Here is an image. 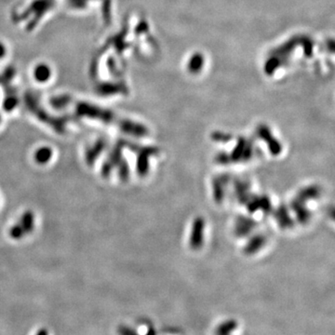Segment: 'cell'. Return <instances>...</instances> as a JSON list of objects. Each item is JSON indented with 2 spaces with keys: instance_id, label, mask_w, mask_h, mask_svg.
I'll list each match as a JSON object with an SVG mask.
<instances>
[{
  "instance_id": "6da1fadb",
  "label": "cell",
  "mask_w": 335,
  "mask_h": 335,
  "mask_svg": "<svg viewBox=\"0 0 335 335\" xmlns=\"http://www.w3.org/2000/svg\"><path fill=\"white\" fill-rule=\"evenodd\" d=\"M204 226L205 223L202 218H196L193 223L190 237V246L193 250H198L202 245Z\"/></svg>"
},
{
  "instance_id": "7a4b0ae2",
  "label": "cell",
  "mask_w": 335,
  "mask_h": 335,
  "mask_svg": "<svg viewBox=\"0 0 335 335\" xmlns=\"http://www.w3.org/2000/svg\"><path fill=\"white\" fill-rule=\"evenodd\" d=\"M253 226H254V222H252L251 219L244 218V217H240L238 219V222L237 223V228H236L237 236L243 237V236L248 235L251 232V228Z\"/></svg>"
},
{
  "instance_id": "3957f363",
  "label": "cell",
  "mask_w": 335,
  "mask_h": 335,
  "mask_svg": "<svg viewBox=\"0 0 335 335\" xmlns=\"http://www.w3.org/2000/svg\"><path fill=\"white\" fill-rule=\"evenodd\" d=\"M158 152L156 148H146L145 152H142L140 155L139 161H138V172L139 174L145 175L147 172L148 169V164H147V159L148 156L154 155Z\"/></svg>"
},
{
  "instance_id": "277c9868",
  "label": "cell",
  "mask_w": 335,
  "mask_h": 335,
  "mask_svg": "<svg viewBox=\"0 0 335 335\" xmlns=\"http://www.w3.org/2000/svg\"><path fill=\"white\" fill-rule=\"evenodd\" d=\"M303 203L304 202L299 199L294 200V202H293V210L296 212L297 218L302 223H307L310 218V213L307 209H305Z\"/></svg>"
},
{
  "instance_id": "5b68a950",
  "label": "cell",
  "mask_w": 335,
  "mask_h": 335,
  "mask_svg": "<svg viewBox=\"0 0 335 335\" xmlns=\"http://www.w3.org/2000/svg\"><path fill=\"white\" fill-rule=\"evenodd\" d=\"M226 179L222 177H218L215 178L213 181V195H214V199L215 201L218 203L222 202L223 197V186L224 183L226 182Z\"/></svg>"
},
{
  "instance_id": "8992f818",
  "label": "cell",
  "mask_w": 335,
  "mask_h": 335,
  "mask_svg": "<svg viewBox=\"0 0 335 335\" xmlns=\"http://www.w3.org/2000/svg\"><path fill=\"white\" fill-rule=\"evenodd\" d=\"M265 242V237L264 236H256L250 240V242L245 248V252L247 254H252L255 251L260 250Z\"/></svg>"
},
{
  "instance_id": "52a82bcc",
  "label": "cell",
  "mask_w": 335,
  "mask_h": 335,
  "mask_svg": "<svg viewBox=\"0 0 335 335\" xmlns=\"http://www.w3.org/2000/svg\"><path fill=\"white\" fill-rule=\"evenodd\" d=\"M237 327V322L235 320L223 322L221 325L218 326L215 331V335H229L233 333Z\"/></svg>"
},
{
  "instance_id": "ba28073f",
  "label": "cell",
  "mask_w": 335,
  "mask_h": 335,
  "mask_svg": "<svg viewBox=\"0 0 335 335\" xmlns=\"http://www.w3.org/2000/svg\"><path fill=\"white\" fill-rule=\"evenodd\" d=\"M277 218L279 220V224L281 227H290L293 225V221L289 217V213L285 207H280L277 211Z\"/></svg>"
},
{
  "instance_id": "9c48e42d",
  "label": "cell",
  "mask_w": 335,
  "mask_h": 335,
  "mask_svg": "<svg viewBox=\"0 0 335 335\" xmlns=\"http://www.w3.org/2000/svg\"><path fill=\"white\" fill-rule=\"evenodd\" d=\"M247 141L244 138H239L237 141V145L235 147L233 153L230 156L231 161H240L242 159V156L244 153L245 147H246Z\"/></svg>"
},
{
  "instance_id": "30bf717a",
  "label": "cell",
  "mask_w": 335,
  "mask_h": 335,
  "mask_svg": "<svg viewBox=\"0 0 335 335\" xmlns=\"http://www.w3.org/2000/svg\"><path fill=\"white\" fill-rule=\"evenodd\" d=\"M319 195H320V188L317 186H311V187H307V188L302 190L298 196V199L305 202V200L316 198Z\"/></svg>"
},
{
  "instance_id": "8fae6325",
  "label": "cell",
  "mask_w": 335,
  "mask_h": 335,
  "mask_svg": "<svg viewBox=\"0 0 335 335\" xmlns=\"http://www.w3.org/2000/svg\"><path fill=\"white\" fill-rule=\"evenodd\" d=\"M267 145L269 146V150L273 155H279L281 152V146L278 142V140L272 138L267 142Z\"/></svg>"
},
{
  "instance_id": "7c38bea8",
  "label": "cell",
  "mask_w": 335,
  "mask_h": 335,
  "mask_svg": "<svg viewBox=\"0 0 335 335\" xmlns=\"http://www.w3.org/2000/svg\"><path fill=\"white\" fill-rule=\"evenodd\" d=\"M50 157V151L48 148H42L40 151L36 153V161L39 162H46Z\"/></svg>"
},
{
  "instance_id": "4fadbf2b",
  "label": "cell",
  "mask_w": 335,
  "mask_h": 335,
  "mask_svg": "<svg viewBox=\"0 0 335 335\" xmlns=\"http://www.w3.org/2000/svg\"><path fill=\"white\" fill-rule=\"evenodd\" d=\"M201 64H202V57L200 55H196L192 59L189 66H190V69L192 71H196V70L200 68Z\"/></svg>"
},
{
  "instance_id": "5bb4252c",
  "label": "cell",
  "mask_w": 335,
  "mask_h": 335,
  "mask_svg": "<svg viewBox=\"0 0 335 335\" xmlns=\"http://www.w3.org/2000/svg\"><path fill=\"white\" fill-rule=\"evenodd\" d=\"M118 333L119 335H139L134 330L127 327L125 325H121L118 329Z\"/></svg>"
},
{
  "instance_id": "9a60e30c",
  "label": "cell",
  "mask_w": 335,
  "mask_h": 335,
  "mask_svg": "<svg viewBox=\"0 0 335 335\" xmlns=\"http://www.w3.org/2000/svg\"><path fill=\"white\" fill-rule=\"evenodd\" d=\"M216 161L218 163H220L222 165H226L227 163H229L231 161L230 156H228L225 153L219 154L217 156Z\"/></svg>"
},
{
  "instance_id": "2e32d148",
  "label": "cell",
  "mask_w": 335,
  "mask_h": 335,
  "mask_svg": "<svg viewBox=\"0 0 335 335\" xmlns=\"http://www.w3.org/2000/svg\"><path fill=\"white\" fill-rule=\"evenodd\" d=\"M212 137L214 138V140H217V141H223V142H227L231 138L229 135L223 134V133H214Z\"/></svg>"
},
{
  "instance_id": "e0dca14e",
  "label": "cell",
  "mask_w": 335,
  "mask_h": 335,
  "mask_svg": "<svg viewBox=\"0 0 335 335\" xmlns=\"http://www.w3.org/2000/svg\"><path fill=\"white\" fill-rule=\"evenodd\" d=\"M35 335H49V332L47 329L42 328L36 333Z\"/></svg>"
},
{
  "instance_id": "ac0fdd59",
  "label": "cell",
  "mask_w": 335,
  "mask_h": 335,
  "mask_svg": "<svg viewBox=\"0 0 335 335\" xmlns=\"http://www.w3.org/2000/svg\"><path fill=\"white\" fill-rule=\"evenodd\" d=\"M146 335H156V332H155L154 329H149Z\"/></svg>"
}]
</instances>
